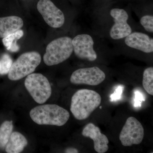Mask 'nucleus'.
Instances as JSON below:
<instances>
[{
	"label": "nucleus",
	"instance_id": "nucleus-1",
	"mask_svg": "<svg viewBox=\"0 0 153 153\" xmlns=\"http://www.w3.org/2000/svg\"><path fill=\"white\" fill-rule=\"evenodd\" d=\"M101 102V96L96 91L80 89L72 97L70 111L76 120H84L89 117Z\"/></svg>",
	"mask_w": 153,
	"mask_h": 153
},
{
	"label": "nucleus",
	"instance_id": "nucleus-2",
	"mask_svg": "<svg viewBox=\"0 0 153 153\" xmlns=\"http://www.w3.org/2000/svg\"><path fill=\"white\" fill-rule=\"evenodd\" d=\"M32 120L40 125L61 126L68 121L70 114L68 111L55 104H46L34 108L30 111Z\"/></svg>",
	"mask_w": 153,
	"mask_h": 153
},
{
	"label": "nucleus",
	"instance_id": "nucleus-3",
	"mask_svg": "<svg viewBox=\"0 0 153 153\" xmlns=\"http://www.w3.org/2000/svg\"><path fill=\"white\" fill-rule=\"evenodd\" d=\"M72 39L68 36L60 37L47 45L43 59L48 66L57 65L67 60L73 52Z\"/></svg>",
	"mask_w": 153,
	"mask_h": 153
},
{
	"label": "nucleus",
	"instance_id": "nucleus-4",
	"mask_svg": "<svg viewBox=\"0 0 153 153\" xmlns=\"http://www.w3.org/2000/svg\"><path fill=\"white\" fill-rule=\"evenodd\" d=\"M41 55L38 52H25L12 63L8 73L9 79L19 80L32 74L41 63Z\"/></svg>",
	"mask_w": 153,
	"mask_h": 153
},
{
	"label": "nucleus",
	"instance_id": "nucleus-5",
	"mask_svg": "<svg viewBox=\"0 0 153 153\" xmlns=\"http://www.w3.org/2000/svg\"><path fill=\"white\" fill-rule=\"evenodd\" d=\"M25 87L36 102L43 104L52 94V88L46 76L40 73H32L26 78Z\"/></svg>",
	"mask_w": 153,
	"mask_h": 153
},
{
	"label": "nucleus",
	"instance_id": "nucleus-6",
	"mask_svg": "<svg viewBox=\"0 0 153 153\" xmlns=\"http://www.w3.org/2000/svg\"><path fill=\"white\" fill-rule=\"evenodd\" d=\"M144 129L142 125L136 118L130 117L126 121L120 134L119 139L124 146L138 145L142 142Z\"/></svg>",
	"mask_w": 153,
	"mask_h": 153
},
{
	"label": "nucleus",
	"instance_id": "nucleus-7",
	"mask_svg": "<svg viewBox=\"0 0 153 153\" xmlns=\"http://www.w3.org/2000/svg\"><path fill=\"white\" fill-rule=\"evenodd\" d=\"M104 71L97 66L80 68L71 74L70 82L74 84H85L95 86L99 85L105 79Z\"/></svg>",
	"mask_w": 153,
	"mask_h": 153
},
{
	"label": "nucleus",
	"instance_id": "nucleus-8",
	"mask_svg": "<svg viewBox=\"0 0 153 153\" xmlns=\"http://www.w3.org/2000/svg\"><path fill=\"white\" fill-rule=\"evenodd\" d=\"M37 7L38 12L50 27L59 28L64 25V14L51 0H39Z\"/></svg>",
	"mask_w": 153,
	"mask_h": 153
},
{
	"label": "nucleus",
	"instance_id": "nucleus-9",
	"mask_svg": "<svg viewBox=\"0 0 153 153\" xmlns=\"http://www.w3.org/2000/svg\"><path fill=\"white\" fill-rule=\"evenodd\" d=\"M73 51L75 55L81 60L93 62L97 55L94 50L93 38L87 34H79L72 39Z\"/></svg>",
	"mask_w": 153,
	"mask_h": 153
},
{
	"label": "nucleus",
	"instance_id": "nucleus-10",
	"mask_svg": "<svg viewBox=\"0 0 153 153\" xmlns=\"http://www.w3.org/2000/svg\"><path fill=\"white\" fill-rule=\"evenodd\" d=\"M110 14L114 22L109 32L110 36L112 39L115 40L123 39L132 32L131 27L128 23V15L125 10L112 9Z\"/></svg>",
	"mask_w": 153,
	"mask_h": 153
},
{
	"label": "nucleus",
	"instance_id": "nucleus-11",
	"mask_svg": "<svg viewBox=\"0 0 153 153\" xmlns=\"http://www.w3.org/2000/svg\"><path fill=\"white\" fill-rule=\"evenodd\" d=\"M82 134L83 137L93 140L94 149L97 152L105 153L108 150L109 141L107 137L102 134L99 128L93 123L86 125L82 130Z\"/></svg>",
	"mask_w": 153,
	"mask_h": 153
},
{
	"label": "nucleus",
	"instance_id": "nucleus-12",
	"mask_svg": "<svg viewBox=\"0 0 153 153\" xmlns=\"http://www.w3.org/2000/svg\"><path fill=\"white\" fill-rule=\"evenodd\" d=\"M127 46L146 53L153 52V39L141 32H132L125 38Z\"/></svg>",
	"mask_w": 153,
	"mask_h": 153
},
{
	"label": "nucleus",
	"instance_id": "nucleus-13",
	"mask_svg": "<svg viewBox=\"0 0 153 153\" xmlns=\"http://www.w3.org/2000/svg\"><path fill=\"white\" fill-rule=\"evenodd\" d=\"M24 25L22 18L16 16L0 18V38L16 33Z\"/></svg>",
	"mask_w": 153,
	"mask_h": 153
},
{
	"label": "nucleus",
	"instance_id": "nucleus-14",
	"mask_svg": "<svg viewBox=\"0 0 153 153\" xmlns=\"http://www.w3.org/2000/svg\"><path fill=\"white\" fill-rule=\"evenodd\" d=\"M28 144L26 138L18 132L11 134L8 142L6 146V152L8 153L22 152Z\"/></svg>",
	"mask_w": 153,
	"mask_h": 153
},
{
	"label": "nucleus",
	"instance_id": "nucleus-15",
	"mask_svg": "<svg viewBox=\"0 0 153 153\" xmlns=\"http://www.w3.org/2000/svg\"><path fill=\"white\" fill-rule=\"evenodd\" d=\"M23 30H19L16 33L11 34L3 38L2 42L7 50L12 52H17L19 51V47L17 44V40H19L24 36Z\"/></svg>",
	"mask_w": 153,
	"mask_h": 153
},
{
	"label": "nucleus",
	"instance_id": "nucleus-16",
	"mask_svg": "<svg viewBox=\"0 0 153 153\" xmlns=\"http://www.w3.org/2000/svg\"><path fill=\"white\" fill-rule=\"evenodd\" d=\"M13 128L12 121H6L0 126V149L4 148L8 142Z\"/></svg>",
	"mask_w": 153,
	"mask_h": 153
},
{
	"label": "nucleus",
	"instance_id": "nucleus-17",
	"mask_svg": "<svg viewBox=\"0 0 153 153\" xmlns=\"http://www.w3.org/2000/svg\"><path fill=\"white\" fill-rule=\"evenodd\" d=\"M143 85L150 95H153V67L146 68L143 74Z\"/></svg>",
	"mask_w": 153,
	"mask_h": 153
},
{
	"label": "nucleus",
	"instance_id": "nucleus-18",
	"mask_svg": "<svg viewBox=\"0 0 153 153\" xmlns=\"http://www.w3.org/2000/svg\"><path fill=\"white\" fill-rule=\"evenodd\" d=\"M13 63L10 55L4 54L0 59V74L4 75L8 74Z\"/></svg>",
	"mask_w": 153,
	"mask_h": 153
},
{
	"label": "nucleus",
	"instance_id": "nucleus-19",
	"mask_svg": "<svg viewBox=\"0 0 153 153\" xmlns=\"http://www.w3.org/2000/svg\"><path fill=\"white\" fill-rule=\"evenodd\" d=\"M141 25L146 31L149 33H153V15H145L140 19Z\"/></svg>",
	"mask_w": 153,
	"mask_h": 153
},
{
	"label": "nucleus",
	"instance_id": "nucleus-20",
	"mask_svg": "<svg viewBox=\"0 0 153 153\" xmlns=\"http://www.w3.org/2000/svg\"><path fill=\"white\" fill-rule=\"evenodd\" d=\"M122 91V90L121 87L120 86L116 91L114 93V94L111 95V100H114L118 99L120 98Z\"/></svg>",
	"mask_w": 153,
	"mask_h": 153
},
{
	"label": "nucleus",
	"instance_id": "nucleus-21",
	"mask_svg": "<svg viewBox=\"0 0 153 153\" xmlns=\"http://www.w3.org/2000/svg\"><path fill=\"white\" fill-rule=\"evenodd\" d=\"M143 98V97H142L141 94H140V93H139L138 92H137V93H136V100H135V105L136 106H138V104H140L141 102V100H142V98Z\"/></svg>",
	"mask_w": 153,
	"mask_h": 153
},
{
	"label": "nucleus",
	"instance_id": "nucleus-22",
	"mask_svg": "<svg viewBox=\"0 0 153 153\" xmlns=\"http://www.w3.org/2000/svg\"><path fill=\"white\" fill-rule=\"evenodd\" d=\"M65 153H78V151L75 148H70L66 149L65 151Z\"/></svg>",
	"mask_w": 153,
	"mask_h": 153
},
{
	"label": "nucleus",
	"instance_id": "nucleus-23",
	"mask_svg": "<svg viewBox=\"0 0 153 153\" xmlns=\"http://www.w3.org/2000/svg\"><path fill=\"white\" fill-rule=\"evenodd\" d=\"M102 108V106H100V109H101Z\"/></svg>",
	"mask_w": 153,
	"mask_h": 153
}]
</instances>
